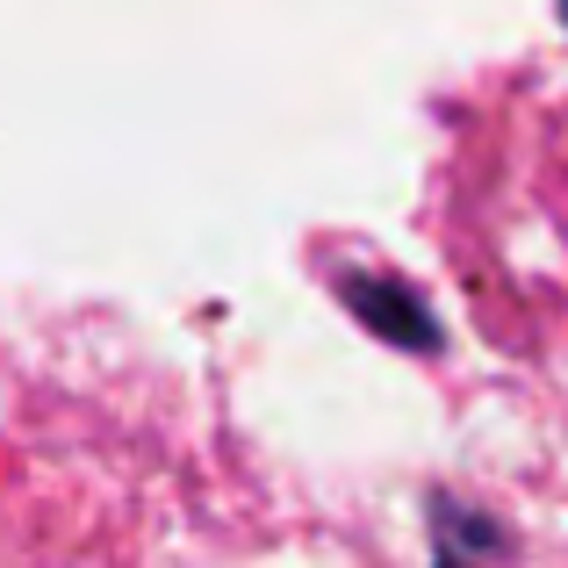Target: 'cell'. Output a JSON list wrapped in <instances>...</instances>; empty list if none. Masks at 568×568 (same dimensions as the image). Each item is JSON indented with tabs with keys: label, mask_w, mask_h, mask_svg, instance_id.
Here are the masks:
<instances>
[{
	"label": "cell",
	"mask_w": 568,
	"mask_h": 568,
	"mask_svg": "<svg viewBox=\"0 0 568 568\" xmlns=\"http://www.w3.org/2000/svg\"><path fill=\"white\" fill-rule=\"evenodd\" d=\"M338 288H346V310H353V317H361L375 338H388V346H403V353H432V346H439V324H432V310L417 303L403 281L346 274Z\"/></svg>",
	"instance_id": "1"
},
{
	"label": "cell",
	"mask_w": 568,
	"mask_h": 568,
	"mask_svg": "<svg viewBox=\"0 0 568 568\" xmlns=\"http://www.w3.org/2000/svg\"><path fill=\"white\" fill-rule=\"evenodd\" d=\"M561 22H568V0H561Z\"/></svg>",
	"instance_id": "3"
},
{
	"label": "cell",
	"mask_w": 568,
	"mask_h": 568,
	"mask_svg": "<svg viewBox=\"0 0 568 568\" xmlns=\"http://www.w3.org/2000/svg\"><path fill=\"white\" fill-rule=\"evenodd\" d=\"M504 555V526L454 497H432V568H483Z\"/></svg>",
	"instance_id": "2"
}]
</instances>
